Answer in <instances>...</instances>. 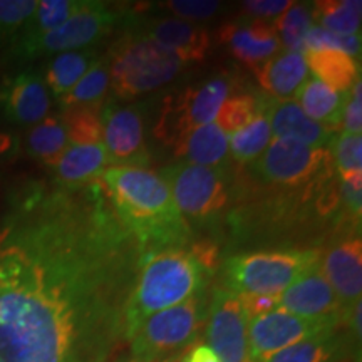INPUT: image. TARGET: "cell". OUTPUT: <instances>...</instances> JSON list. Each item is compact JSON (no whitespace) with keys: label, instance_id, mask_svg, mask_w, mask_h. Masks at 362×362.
I'll use <instances>...</instances> for the list:
<instances>
[{"label":"cell","instance_id":"obj_1","mask_svg":"<svg viewBox=\"0 0 362 362\" xmlns=\"http://www.w3.org/2000/svg\"><path fill=\"white\" fill-rule=\"evenodd\" d=\"M143 260L103 180L27 189L0 230V362H110Z\"/></svg>","mask_w":362,"mask_h":362},{"label":"cell","instance_id":"obj_2","mask_svg":"<svg viewBox=\"0 0 362 362\" xmlns=\"http://www.w3.org/2000/svg\"><path fill=\"white\" fill-rule=\"evenodd\" d=\"M103 183L119 220L138 240L144 259L188 242L192 230L161 175L146 166H107Z\"/></svg>","mask_w":362,"mask_h":362},{"label":"cell","instance_id":"obj_3","mask_svg":"<svg viewBox=\"0 0 362 362\" xmlns=\"http://www.w3.org/2000/svg\"><path fill=\"white\" fill-rule=\"evenodd\" d=\"M210 275L183 247L166 248L143 260L126 309L128 342L148 317L205 291Z\"/></svg>","mask_w":362,"mask_h":362},{"label":"cell","instance_id":"obj_4","mask_svg":"<svg viewBox=\"0 0 362 362\" xmlns=\"http://www.w3.org/2000/svg\"><path fill=\"white\" fill-rule=\"evenodd\" d=\"M110 84L119 99H134L173 81L187 67L175 52L163 47L141 30L121 34L107 52Z\"/></svg>","mask_w":362,"mask_h":362},{"label":"cell","instance_id":"obj_5","mask_svg":"<svg viewBox=\"0 0 362 362\" xmlns=\"http://www.w3.org/2000/svg\"><path fill=\"white\" fill-rule=\"evenodd\" d=\"M319 248L257 250L232 255L223 264L225 288L235 293L279 296L320 264Z\"/></svg>","mask_w":362,"mask_h":362},{"label":"cell","instance_id":"obj_6","mask_svg":"<svg viewBox=\"0 0 362 362\" xmlns=\"http://www.w3.org/2000/svg\"><path fill=\"white\" fill-rule=\"evenodd\" d=\"M206 310L208 297L202 291L178 305L148 317L129 339V357L155 362L180 356L200 334L206 322Z\"/></svg>","mask_w":362,"mask_h":362},{"label":"cell","instance_id":"obj_7","mask_svg":"<svg viewBox=\"0 0 362 362\" xmlns=\"http://www.w3.org/2000/svg\"><path fill=\"white\" fill-rule=\"evenodd\" d=\"M250 175L257 181L285 189L319 192L334 181V161L330 148L275 138L264 155L252 163Z\"/></svg>","mask_w":362,"mask_h":362},{"label":"cell","instance_id":"obj_8","mask_svg":"<svg viewBox=\"0 0 362 362\" xmlns=\"http://www.w3.org/2000/svg\"><path fill=\"white\" fill-rule=\"evenodd\" d=\"M232 88L233 79L221 74L166 94L161 101L153 136L163 146L175 151L192 131L214 123Z\"/></svg>","mask_w":362,"mask_h":362},{"label":"cell","instance_id":"obj_9","mask_svg":"<svg viewBox=\"0 0 362 362\" xmlns=\"http://www.w3.org/2000/svg\"><path fill=\"white\" fill-rule=\"evenodd\" d=\"M119 13L111 4L81 0V6L64 24L35 39H17L12 44L16 59H33L54 52H71L90 47L112 33Z\"/></svg>","mask_w":362,"mask_h":362},{"label":"cell","instance_id":"obj_10","mask_svg":"<svg viewBox=\"0 0 362 362\" xmlns=\"http://www.w3.org/2000/svg\"><path fill=\"white\" fill-rule=\"evenodd\" d=\"M161 178L168 185L175 205L185 220L208 221L228 205V181L223 170L178 163L166 166Z\"/></svg>","mask_w":362,"mask_h":362},{"label":"cell","instance_id":"obj_11","mask_svg":"<svg viewBox=\"0 0 362 362\" xmlns=\"http://www.w3.org/2000/svg\"><path fill=\"white\" fill-rule=\"evenodd\" d=\"M342 327L329 320H314L298 317L291 312L275 309L248 320V346L255 362H269L272 357L287 347L327 330Z\"/></svg>","mask_w":362,"mask_h":362},{"label":"cell","instance_id":"obj_12","mask_svg":"<svg viewBox=\"0 0 362 362\" xmlns=\"http://www.w3.org/2000/svg\"><path fill=\"white\" fill-rule=\"evenodd\" d=\"M248 320L235 292L215 288L206 310V346L221 362H255L248 346Z\"/></svg>","mask_w":362,"mask_h":362},{"label":"cell","instance_id":"obj_13","mask_svg":"<svg viewBox=\"0 0 362 362\" xmlns=\"http://www.w3.org/2000/svg\"><path fill=\"white\" fill-rule=\"evenodd\" d=\"M103 144L110 166H144L149 151L144 139V107L141 104L107 103L103 107Z\"/></svg>","mask_w":362,"mask_h":362},{"label":"cell","instance_id":"obj_14","mask_svg":"<svg viewBox=\"0 0 362 362\" xmlns=\"http://www.w3.org/2000/svg\"><path fill=\"white\" fill-rule=\"evenodd\" d=\"M320 272L336 292L346 319L347 312L361 302L362 296V243L359 235H342V238L336 240L320 257Z\"/></svg>","mask_w":362,"mask_h":362},{"label":"cell","instance_id":"obj_15","mask_svg":"<svg viewBox=\"0 0 362 362\" xmlns=\"http://www.w3.org/2000/svg\"><path fill=\"white\" fill-rule=\"evenodd\" d=\"M279 309L305 319L329 320L341 325L344 322L342 304L320 272V264L280 293Z\"/></svg>","mask_w":362,"mask_h":362},{"label":"cell","instance_id":"obj_16","mask_svg":"<svg viewBox=\"0 0 362 362\" xmlns=\"http://www.w3.org/2000/svg\"><path fill=\"white\" fill-rule=\"evenodd\" d=\"M218 40L235 59L250 66V69L275 57L282 47L275 29V21H262L253 17L228 22L220 27Z\"/></svg>","mask_w":362,"mask_h":362},{"label":"cell","instance_id":"obj_17","mask_svg":"<svg viewBox=\"0 0 362 362\" xmlns=\"http://www.w3.org/2000/svg\"><path fill=\"white\" fill-rule=\"evenodd\" d=\"M0 107L12 123L37 124L47 117L51 96L35 72H21L0 84Z\"/></svg>","mask_w":362,"mask_h":362},{"label":"cell","instance_id":"obj_18","mask_svg":"<svg viewBox=\"0 0 362 362\" xmlns=\"http://www.w3.org/2000/svg\"><path fill=\"white\" fill-rule=\"evenodd\" d=\"M134 27L168 51L175 52L185 64L203 62L210 52V34L193 22L180 19H144Z\"/></svg>","mask_w":362,"mask_h":362},{"label":"cell","instance_id":"obj_19","mask_svg":"<svg viewBox=\"0 0 362 362\" xmlns=\"http://www.w3.org/2000/svg\"><path fill=\"white\" fill-rule=\"evenodd\" d=\"M267 111L270 131L277 139H292L314 148H330L332 144V133L307 117L300 106L292 99L279 101L269 98Z\"/></svg>","mask_w":362,"mask_h":362},{"label":"cell","instance_id":"obj_20","mask_svg":"<svg viewBox=\"0 0 362 362\" xmlns=\"http://www.w3.org/2000/svg\"><path fill=\"white\" fill-rule=\"evenodd\" d=\"M107 166L110 163L103 143L69 144L51 170L57 187L84 188L101 181Z\"/></svg>","mask_w":362,"mask_h":362},{"label":"cell","instance_id":"obj_21","mask_svg":"<svg viewBox=\"0 0 362 362\" xmlns=\"http://www.w3.org/2000/svg\"><path fill=\"white\" fill-rule=\"evenodd\" d=\"M253 74L272 99H288L297 93L307 79V64L304 54L285 51L269 59L264 64L253 67Z\"/></svg>","mask_w":362,"mask_h":362},{"label":"cell","instance_id":"obj_22","mask_svg":"<svg viewBox=\"0 0 362 362\" xmlns=\"http://www.w3.org/2000/svg\"><path fill=\"white\" fill-rule=\"evenodd\" d=\"M307 117L330 133L342 129V112L349 93H339L315 78H307L293 94Z\"/></svg>","mask_w":362,"mask_h":362},{"label":"cell","instance_id":"obj_23","mask_svg":"<svg viewBox=\"0 0 362 362\" xmlns=\"http://www.w3.org/2000/svg\"><path fill=\"white\" fill-rule=\"evenodd\" d=\"M228 136L215 123H208L192 131L175 149V158L188 165L225 170L228 163Z\"/></svg>","mask_w":362,"mask_h":362},{"label":"cell","instance_id":"obj_24","mask_svg":"<svg viewBox=\"0 0 362 362\" xmlns=\"http://www.w3.org/2000/svg\"><path fill=\"white\" fill-rule=\"evenodd\" d=\"M347 352H351L357 361L361 359V354L352 347L347 334L341 332V327H337L293 344L275 354L269 362H337Z\"/></svg>","mask_w":362,"mask_h":362},{"label":"cell","instance_id":"obj_25","mask_svg":"<svg viewBox=\"0 0 362 362\" xmlns=\"http://www.w3.org/2000/svg\"><path fill=\"white\" fill-rule=\"evenodd\" d=\"M304 59L307 69L314 72L315 79L339 93H349L356 81L361 78L359 62L341 51L334 49L305 51Z\"/></svg>","mask_w":362,"mask_h":362},{"label":"cell","instance_id":"obj_26","mask_svg":"<svg viewBox=\"0 0 362 362\" xmlns=\"http://www.w3.org/2000/svg\"><path fill=\"white\" fill-rule=\"evenodd\" d=\"M96 49H84V51L62 52L49 62L45 69L44 84L52 90L56 98H62L64 94L78 84V81L86 74V71L96 62Z\"/></svg>","mask_w":362,"mask_h":362},{"label":"cell","instance_id":"obj_27","mask_svg":"<svg viewBox=\"0 0 362 362\" xmlns=\"http://www.w3.org/2000/svg\"><path fill=\"white\" fill-rule=\"evenodd\" d=\"M267 103H269V98H264L259 112L250 123L228 136V148L232 151V156L242 165L259 160L270 144L272 131Z\"/></svg>","mask_w":362,"mask_h":362},{"label":"cell","instance_id":"obj_28","mask_svg":"<svg viewBox=\"0 0 362 362\" xmlns=\"http://www.w3.org/2000/svg\"><path fill=\"white\" fill-rule=\"evenodd\" d=\"M25 144L30 156L52 168L69 146V138L61 117L47 116L40 123L34 124V128L27 134Z\"/></svg>","mask_w":362,"mask_h":362},{"label":"cell","instance_id":"obj_29","mask_svg":"<svg viewBox=\"0 0 362 362\" xmlns=\"http://www.w3.org/2000/svg\"><path fill=\"white\" fill-rule=\"evenodd\" d=\"M361 0H319L312 7V19L319 27L339 35H357L361 30Z\"/></svg>","mask_w":362,"mask_h":362},{"label":"cell","instance_id":"obj_30","mask_svg":"<svg viewBox=\"0 0 362 362\" xmlns=\"http://www.w3.org/2000/svg\"><path fill=\"white\" fill-rule=\"evenodd\" d=\"M61 121L69 144L103 143V103L66 107Z\"/></svg>","mask_w":362,"mask_h":362},{"label":"cell","instance_id":"obj_31","mask_svg":"<svg viewBox=\"0 0 362 362\" xmlns=\"http://www.w3.org/2000/svg\"><path fill=\"white\" fill-rule=\"evenodd\" d=\"M107 89H110V62L106 56H103L96 59V62L86 71V74L69 93L59 98V103L64 110L79 104H98L104 101Z\"/></svg>","mask_w":362,"mask_h":362},{"label":"cell","instance_id":"obj_32","mask_svg":"<svg viewBox=\"0 0 362 362\" xmlns=\"http://www.w3.org/2000/svg\"><path fill=\"white\" fill-rule=\"evenodd\" d=\"M81 0H42L17 39H35L64 24L78 11Z\"/></svg>","mask_w":362,"mask_h":362},{"label":"cell","instance_id":"obj_33","mask_svg":"<svg viewBox=\"0 0 362 362\" xmlns=\"http://www.w3.org/2000/svg\"><path fill=\"white\" fill-rule=\"evenodd\" d=\"M312 27V8L307 4L293 2L282 16L275 19L280 44L291 52H300L304 49L305 34Z\"/></svg>","mask_w":362,"mask_h":362},{"label":"cell","instance_id":"obj_34","mask_svg":"<svg viewBox=\"0 0 362 362\" xmlns=\"http://www.w3.org/2000/svg\"><path fill=\"white\" fill-rule=\"evenodd\" d=\"M262 101H264V98L250 93H242L233 98H228L221 104L214 123L226 136L237 133L238 129H242L243 126H247L255 117L262 106Z\"/></svg>","mask_w":362,"mask_h":362},{"label":"cell","instance_id":"obj_35","mask_svg":"<svg viewBox=\"0 0 362 362\" xmlns=\"http://www.w3.org/2000/svg\"><path fill=\"white\" fill-rule=\"evenodd\" d=\"M35 7V0H0V47L16 42Z\"/></svg>","mask_w":362,"mask_h":362},{"label":"cell","instance_id":"obj_36","mask_svg":"<svg viewBox=\"0 0 362 362\" xmlns=\"http://www.w3.org/2000/svg\"><path fill=\"white\" fill-rule=\"evenodd\" d=\"M317 49H334L351 57L361 56V34L357 35H339L322 29L319 25H312L304 39V51H317Z\"/></svg>","mask_w":362,"mask_h":362},{"label":"cell","instance_id":"obj_37","mask_svg":"<svg viewBox=\"0 0 362 362\" xmlns=\"http://www.w3.org/2000/svg\"><path fill=\"white\" fill-rule=\"evenodd\" d=\"M332 161L336 163L341 178L362 173V136L342 133L332 141Z\"/></svg>","mask_w":362,"mask_h":362},{"label":"cell","instance_id":"obj_38","mask_svg":"<svg viewBox=\"0 0 362 362\" xmlns=\"http://www.w3.org/2000/svg\"><path fill=\"white\" fill-rule=\"evenodd\" d=\"M163 8L173 12L180 21H208L221 8L220 2L215 0H170L160 4Z\"/></svg>","mask_w":362,"mask_h":362},{"label":"cell","instance_id":"obj_39","mask_svg":"<svg viewBox=\"0 0 362 362\" xmlns=\"http://www.w3.org/2000/svg\"><path fill=\"white\" fill-rule=\"evenodd\" d=\"M362 84L361 78L356 81L349 90L346 106L342 112V129L347 134H361L362 133Z\"/></svg>","mask_w":362,"mask_h":362},{"label":"cell","instance_id":"obj_40","mask_svg":"<svg viewBox=\"0 0 362 362\" xmlns=\"http://www.w3.org/2000/svg\"><path fill=\"white\" fill-rule=\"evenodd\" d=\"M247 320L279 309V296L274 293H237Z\"/></svg>","mask_w":362,"mask_h":362},{"label":"cell","instance_id":"obj_41","mask_svg":"<svg viewBox=\"0 0 362 362\" xmlns=\"http://www.w3.org/2000/svg\"><path fill=\"white\" fill-rule=\"evenodd\" d=\"M293 2L291 0H248L243 2V11L250 13L253 19L275 21L287 11Z\"/></svg>","mask_w":362,"mask_h":362},{"label":"cell","instance_id":"obj_42","mask_svg":"<svg viewBox=\"0 0 362 362\" xmlns=\"http://www.w3.org/2000/svg\"><path fill=\"white\" fill-rule=\"evenodd\" d=\"M189 253H192L193 259L200 264L202 269L210 277L221 267L220 248L214 242H210V240H200V242L193 243L192 248H189Z\"/></svg>","mask_w":362,"mask_h":362},{"label":"cell","instance_id":"obj_43","mask_svg":"<svg viewBox=\"0 0 362 362\" xmlns=\"http://www.w3.org/2000/svg\"><path fill=\"white\" fill-rule=\"evenodd\" d=\"M180 362H221L218 357L215 356V352L210 347L202 344V346L193 347L187 356L183 357Z\"/></svg>","mask_w":362,"mask_h":362},{"label":"cell","instance_id":"obj_44","mask_svg":"<svg viewBox=\"0 0 362 362\" xmlns=\"http://www.w3.org/2000/svg\"><path fill=\"white\" fill-rule=\"evenodd\" d=\"M16 151V138L7 131L0 129V165Z\"/></svg>","mask_w":362,"mask_h":362},{"label":"cell","instance_id":"obj_45","mask_svg":"<svg viewBox=\"0 0 362 362\" xmlns=\"http://www.w3.org/2000/svg\"><path fill=\"white\" fill-rule=\"evenodd\" d=\"M181 357L176 356V357H168V359H161V361H155V362H180ZM116 362H141V361H136L133 357H126V359H119Z\"/></svg>","mask_w":362,"mask_h":362}]
</instances>
